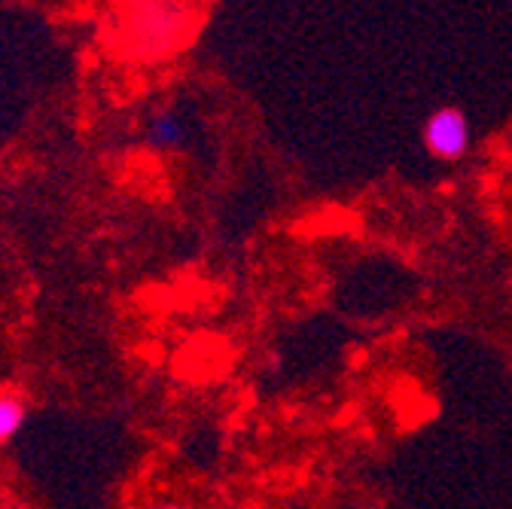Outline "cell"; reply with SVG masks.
<instances>
[{"label": "cell", "mask_w": 512, "mask_h": 509, "mask_svg": "<svg viewBox=\"0 0 512 509\" xmlns=\"http://www.w3.org/2000/svg\"><path fill=\"white\" fill-rule=\"evenodd\" d=\"M25 421V406L22 400L10 397V394H0V442H7L19 433Z\"/></svg>", "instance_id": "cell-3"}, {"label": "cell", "mask_w": 512, "mask_h": 509, "mask_svg": "<svg viewBox=\"0 0 512 509\" xmlns=\"http://www.w3.org/2000/svg\"><path fill=\"white\" fill-rule=\"evenodd\" d=\"M147 144L156 150H180L186 144V125L177 110L162 107L147 116Z\"/></svg>", "instance_id": "cell-2"}, {"label": "cell", "mask_w": 512, "mask_h": 509, "mask_svg": "<svg viewBox=\"0 0 512 509\" xmlns=\"http://www.w3.org/2000/svg\"><path fill=\"white\" fill-rule=\"evenodd\" d=\"M424 150L439 162H458L470 153V119L461 107H439L427 116L421 129Z\"/></svg>", "instance_id": "cell-1"}, {"label": "cell", "mask_w": 512, "mask_h": 509, "mask_svg": "<svg viewBox=\"0 0 512 509\" xmlns=\"http://www.w3.org/2000/svg\"><path fill=\"white\" fill-rule=\"evenodd\" d=\"M171 509H183V506H171Z\"/></svg>", "instance_id": "cell-4"}]
</instances>
